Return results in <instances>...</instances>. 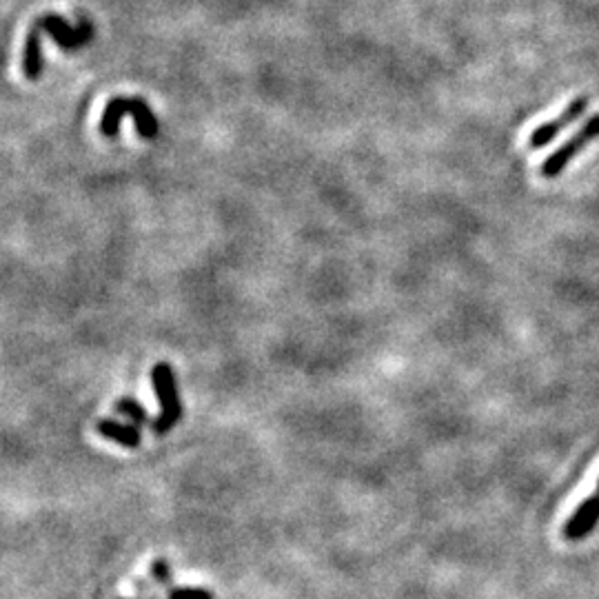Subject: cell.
<instances>
[{
	"label": "cell",
	"instance_id": "cell-1",
	"mask_svg": "<svg viewBox=\"0 0 599 599\" xmlns=\"http://www.w3.org/2000/svg\"><path fill=\"white\" fill-rule=\"evenodd\" d=\"M125 114L134 116L136 129H138V134L142 138L154 140L158 136L160 125H158V120L154 116V111L149 109V105L145 103V100H142V98H125V96H116V98L109 100L105 111H103V120H100V131H103L107 138L118 136L120 120H123Z\"/></svg>",
	"mask_w": 599,
	"mask_h": 599
},
{
	"label": "cell",
	"instance_id": "cell-2",
	"mask_svg": "<svg viewBox=\"0 0 599 599\" xmlns=\"http://www.w3.org/2000/svg\"><path fill=\"white\" fill-rule=\"evenodd\" d=\"M151 382H154V391L160 404V413L158 418L151 422V429H154L156 435H167L182 418V402L171 364L158 362L156 367L151 369Z\"/></svg>",
	"mask_w": 599,
	"mask_h": 599
},
{
	"label": "cell",
	"instance_id": "cell-3",
	"mask_svg": "<svg viewBox=\"0 0 599 599\" xmlns=\"http://www.w3.org/2000/svg\"><path fill=\"white\" fill-rule=\"evenodd\" d=\"M599 138V114L591 116L586 123L575 131V134L568 138L560 149H555L551 156H548L542 162V176L546 180H553L557 176L564 174V169L571 165V160L580 154L582 149H586L591 142Z\"/></svg>",
	"mask_w": 599,
	"mask_h": 599
},
{
	"label": "cell",
	"instance_id": "cell-4",
	"mask_svg": "<svg viewBox=\"0 0 599 599\" xmlns=\"http://www.w3.org/2000/svg\"><path fill=\"white\" fill-rule=\"evenodd\" d=\"M32 29H36L40 36L43 34L52 36L65 52H74V49L83 47L94 38V25H91L89 20H80L78 27H71L65 18H60L56 14H45L36 18Z\"/></svg>",
	"mask_w": 599,
	"mask_h": 599
},
{
	"label": "cell",
	"instance_id": "cell-5",
	"mask_svg": "<svg viewBox=\"0 0 599 599\" xmlns=\"http://www.w3.org/2000/svg\"><path fill=\"white\" fill-rule=\"evenodd\" d=\"M586 109H588V98L586 96L575 98L573 103H568V107L562 111L560 116L548 120V123L540 125L533 131L531 138H529V147L531 149H542L546 145H551V140H555L557 136H560L568 125L575 123V120H580L586 114Z\"/></svg>",
	"mask_w": 599,
	"mask_h": 599
},
{
	"label": "cell",
	"instance_id": "cell-6",
	"mask_svg": "<svg viewBox=\"0 0 599 599\" xmlns=\"http://www.w3.org/2000/svg\"><path fill=\"white\" fill-rule=\"evenodd\" d=\"M597 520H599V482H597L595 493L588 497V500L580 506V509L575 511V515L571 517V520L566 522L564 535L568 537V540H582V537H586L588 533L593 531V526H595Z\"/></svg>",
	"mask_w": 599,
	"mask_h": 599
},
{
	"label": "cell",
	"instance_id": "cell-7",
	"mask_svg": "<svg viewBox=\"0 0 599 599\" xmlns=\"http://www.w3.org/2000/svg\"><path fill=\"white\" fill-rule=\"evenodd\" d=\"M96 431L103 435V438L125 446V449H138L142 444V435L138 431V426H131L118 420H98Z\"/></svg>",
	"mask_w": 599,
	"mask_h": 599
},
{
	"label": "cell",
	"instance_id": "cell-8",
	"mask_svg": "<svg viewBox=\"0 0 599 599\" xmlns=\"http://www.w3.org/2000/svg\"><path fill=\"white\" fill-rule=\"evenodd\" d=\"M116 411H118L120 415H125V418H129V420L134 422L136 426L151 424L147 409H145V406H142L136 398H120V400L116 402Z\"/></svg>",
	"mask_w": 599,
	"mask_h": 599
},
{
	"label": "cell",
	"instance_id": "cell-9",
	"mask_svg": "<svg viewBox=\"0 0 599 599\" xmlns=\"http://www.w3.org/2000/svg\"><path fill=\"white\" fill-rule=\"evenodd\" d=\"M167 599H213L205 588H171Z\"/></svg>",
	"mask_w": 599,
	"mask_h": 599
},
{
	"label": "cell",
	"instance_id": "cell-10",
	"mask_svg": "<svg viewBox=\"0 0 599 599\" xmlns=\"http://www.w3.org/2000/svg\"><path fill=\"white\" fill-rule=\"evenodd\" d=\"M151 575H154V580L160 586H167L171 582V571H169L167 560H156L154 564H151Z\"/></svg>",
	"mask_w": 599,
	"mask_h": 599
}]
</instances>
